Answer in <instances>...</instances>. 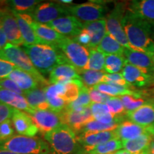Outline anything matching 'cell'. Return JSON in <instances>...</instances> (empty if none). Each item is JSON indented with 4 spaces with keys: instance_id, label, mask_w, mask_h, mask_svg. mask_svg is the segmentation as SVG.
I'll use <instances>...</instances> for the list:
<instances>
[{
    "instance_id": "1",
    "label": "cell",
    "mask_w": 154,
    "mask_h": 154,
    "mask_svg": "<svg viewBox=\"0 0 154 154\" xmlns=\"http://www.w3.org/2000/svg\"><path fill=\"white\" fill-rule=\"evenodd\" d=\"M133 50L154 55V24L127 10L121 22Z\"/></svg>"
},
{
    "instance_id": "2",
    "label": "cell",
    "mask_w": 154,
    "mask_h": 154,
    "mask_svg": "<svg viewBox=\"0 0 154 154\" xmlns=\"http://www.w3.org/2000/svg\"><path fill=\"white\" fill-rule=\"evenodd\" d=\"M22 49L40 74H50L55 67L69 63L60 49L45 44L23 45Z\"/></svg>"
},
{
    "instance_id": "3",
    "label": "cell",
    "mask_w": 154,
    "mask_h": 154,
    "mask_svg": "<svg viewBox=\"0 0 154 154\" xmlns=\"http://www.w3.org/2000/svg\"><path fill=\"white\" fill-rule=\"evenodd\" d=\"M51 154H75L79 152L78 136L70 127L63 124L44 134Z\"/></svg>"
},
{
    "instance_id": "4",
    "label": "cell",
    "mask_w": 154,
    "mask_h": 154,
    "mask_svg": "<svg viewBox=\"0 0 154 154\" xmlns=\"http://www.w3.org/2000/svg\"><path fill=\"white\" fill-rule=\"evenodd\" d=\"M0 150L18 154L51 153L47 142L41 138L28 137L22 135H14L9 140L0 143Z\"/></svg>"
},
{
    "instance_id": "5",
    "label": "cell",
    "mask_w": 154,
    "mask_h": 154,
    "mask_svg": "<svg viewBox=\"0 0 154 154\" xmlns=\"http://www.w3.org/2000/svg\"><path fill=\"white\" fill-rule=\"evenodd\" d=\"M0 58L14 63L17 68L29 74L35 79L38 84L43 86L44 85L49 86V82L40 74L26 53L18 46L8 43L2 49L0 50Z\"/></svg>"
},
{
    "instance_id": "6",
    "label": "cell",
    "mask_w": 154,
    "mask_h": 154,
    "mask_svg": "<svg viewBox=\"0 0 154 154\" xmlns=\"http://www.w3.org/2000/svg\"><path fill=\"white\" fill-rule=\"evenodd\" d=\"M127 5L128 3L124 2H119L115 4L113 9L106 17V30L107 33L113 36L125 49H133L121 24L122 19L126 11Z\"/></svg>"
},
{
    "instance_id": "7",
    "label": "cell",
    "mask_w": 154,
    "mask_h": 154,
    "mask_svg": "<svg viewBox=\"0 0 154 154\" xmlns=\"http://www.w3.org/2000/svg\"><path fill=\"white\" fill-rule=\"evenodd\" d=\"M57 47L62 51L69 62L77 70L85 69L89 58L88 48L83 47L72 38L66 36L57 44Z\"/></svg>"
},
{
    "instance_id": "8",
    "label": "cell",
    "mask_w": 154,
    "mask_h": 154,
    "mask_svg": "<svg viewBox=\"0 0 154 154\" xmlns=\"http://www.w3.org/2000/svg\"><path fill=\"white\" fill-rule=\"evenodd\" d=\"M68 7L57 2L39 3L30 13L34 21L46 24L61 17L69 16Z\"/></svg>"
},
{
    "instance_id": "9",
    "label": "cell",
    "mask_w": 154,
    "mask_h": 154,
    "mask_svg": "<svg viewBox=\"0 0 154 154\" xmlns=\"http://www.w3.org/2000/svg\"><path fill=\"white\" fill-rule=\"evenodd\" d=\"M104 3L91 2L68 7L69 14L84 23L92 22L104 19L107 8Z\"/></svg>"
},
{
    "instance_id": "10",
    "label": "cell",
    "mask_w": 154,
    "mask_h": 154,
    "mask_svg": "<svg viewBox=\"0 0 154 154\" xmlns=\"http://www.w3.org/2000/svg\"><path fill=\"white\" fill-rule=\"evenodd\" d=\"M38 129L44 135L63 125L61 114L50 109L34 110L29 113Z\"/></svg>"
},
{
    "instance_id": "11",
    "label": "cell",
    "mask_w": 154,
    "mask_h": 154,
    "mask_svg": "<svg viewBox=\"0 0 154 154\" xmlns=\"http://www.w3.org/2000/svg\"><path fill=\"white\" fill-rule=\"evenodd\" d=\"M0 25L5 32L9 44L19 46L24 45L16 17L12 11L0 9Z\"/></svg>"
},
{
    "instance_id": "12",
    "label": "cell",
    "mask_w": 154,
    "mask_h": 154,
    "mask_svg": "<svg viewBox=\"0 0 154 154\" xmlns=\"http://www.w3.org/2000/svg\"><path fill=\"white\" fill-rule=\"evenodd\" d=\"M46 25L66 37H74L84 29V23L72 15L61 17Z\"/></svg>"
},
{
    "instance_id": "13",
    "label": "cell",
    "mask_w": 154,
    "mask_h": 154,
    "mask_svg": "<svg viewBox=\"0 0 154 154\" xmlns=\"http://www.w3.org/2000/svg\"><path fill=\"white\" fill-rule=\"evenodd\" d=\"M60 114L63 124L70 127L75 133H79L86 123L94 119L89 106L79 111L65 109Z\"/></svg>"
},
{
    "instance_id": "14",
    "label": "cell",
    "mask_w": 154,
    "mask_h": 154,
    "mask_svg": "<svg viewBox=\"0 0 154 154\" xmlns=\"http://www.w3.org/2000/svg\"><path fill=\"white\" fill-rule=\"evenodd\" d=\"M124 56L128 63L154 78V63L152 56L142 51L128 49H124Z\"/></svg>"
},
{
    "instance_id": "15",
    "label": "cell",
    "mask_w": 154,
    "mask_h": 154,
    "mask_svg": "<svg viewBox=\"0 0 154 154\" xmlns=\"http://www.w3.org/2000/svg\"><path fill=\"white\" fill-rule=\"evenodd\" d=\"M11 121L15 130L19 135L34 137L38 132L37 126L34 124L31 116L24 111L14 109Z\"/></svg>"
},
{
    "instance_id": "16",
    "label": "cell",
    "mask_w": 154,
    "mask_h": 154,
    "mask_svg": "<svg viewBox=\"0 0 154 154\" xmlns=\"http://www.w3.org/2000/svg\"><path fill=\"white\" fill-rule=\"evenodd\" d=\"M121 74L126 82L134 88H143L154 85V78L127 61Z\"/></svg>"
},
{
    "instance_id": "17",
    "label": "cell",
    "mask_w": 154,
    "mask_h": 154,
    "mask_svg": "<svg viewBox=\"0 0 154 154\" xmlns=\"http://www.w3.org/2000/svg\"><path fill=\"white\" fill-rule=\"evenodd\" d=\"M30 24L35 32L36 36L39 38L42 44L51 46L57 48V44L60 42L63 38L66 37L62 34L58 33L55 30L50 28L46 24H40L31 19Z\"/></svg>"
},
{
    "instance_id": "18",
    "label": "cell",
    "mask_w": 154,
    "mask_h": 154,
    "mask_svg": "<svg viewBox=\"0 0 154 154\" xmlns=\"http://www.w3.org/2000/svg\"><path fill=\"white\" fill-rule=\"evenodd\" d=\"M115 138H118L116 130L87 132L80 134L78 136V141L79 145L82 146L83 148H90L106 143Z\"/></svg>"
},
{
    "instance_id": "19",
    "label": "cell",
    "mask_w": 154,
    "mask_h": 154,
    "mask_svg": "<svg viewBox=\"0 0 154 154\" xmlns=\"http://www.w3.org/2000/svg\"><path fill=\"white\" fill-rule=\"evenodd\" d=\"M76 79H80L78 70L69 63L59 65L49 74V82L52 84H66Z\"/></svg>"
},
{
    "instance_id": "20",
    "label": "cell",
    "mask_w": 154,
    "mask_h": 154,
    "mask_svg": "<svg viewBox=\"0 0 154 154\" xmlns=\"http://www.w3.org/2000/svg\"><path fill=\"white\" fill-rule=\"evenodd\" d=\"M12 12L14 17H16L17 23H18L19 30H20L23 41H24V45L42 44L39 38L36 36L35 32L30 24V20L32 17L26 14H19L14 11H12Z\"/></svg>"
},
{
    "instance_id": "21",
    "label": "cell",
    "mask_w": 154,
    "mask_h": 154,
    "mask_svg": "<svg viewBox=\"0 0 154 154\" xmlns=\"http://www.w3.org/2000/svg\"><path fill=\"white\" fill-rule=\"evenodd\" d=\"M126 119L139 126L147 127L154 123V101L128 112Z\"/></svg>"
},
{
    "instance_id": "22",
    "label": "cell",
    "mask_w": 154,
    "mask_h": 154,
    "mask_svg": "<svg viewBox=\"0 0 154 154\" xmlns=\"http://www.w3.org/2000/svg\"><path fill=\"white\" fill-rule=\"evenodd\" d=\"M117 137L121 141L135 139L145 134H149L148 126L144 127L135 124L129 120L121 122L116 129Z\"/></svg>"
},
{
    "instance_id": "23",
    "label": "cell",
    "mask_w": 154,
    "mask_h": 154,
    "mask_svg": "<svg viewBox=\"0 0 154 154\" xmlns=\"http://www.w3.org/2000/svg\"><path fill=\"white\" fill-rule=\"evenodd\" d=\"M127 10L154 24V0H135L127 5Z\"/></svg>"
},
{
    "instance_id": "24",
    "label": "cell",
    "mask_w": 154,
    "mask_h": 154,
    "mask_svg": "<svg viewBox=\"0 0 154 154\" xmlns=\"http://www.w3.org/2000/svg\"><path fill=\"white\" fill-rule=\"evenodd\" d=\"M153 141V136L145 134L135 139L122 141L123 149L132 154H148Z\"/></svg>"
},
{
    "instance_id": "25",
    "label": "cell",
    "mask_w": 154,
    "mask_h": 154,
    "mask_svg": "<svg viewBox=\"0 0 154 154\" xmlns=\"http://www.w3.org/2000/svg\"><path fill=\"white\" fill-rule=\"evenodd\" d=\"M0 102L14 109L26 111L29 114L34 110L29 106L24 96L8 90L0 89Z\"/></svg>"
},
{
    "instance_id": "26",
    "label": "cell",
    "mask_w": 154,
    "mask_h": 154,
    "mask_svg": "<svg viewBox=\"0 0 154 154\" xmlns=\"http://www.w3.org/2000/svg\"><path fill=\"white\" fill-rule=\"evenodd\" d=\"M84 29L87 31L91 36V42L88 49H96L107 34L106 19L92 22L84 23Z\"/></svg>"
},
{
    "instance_id": "27",
    "label": "cell",
    "mask_w": 154,
    "mask_h": 154,
    "mask_svg": "<svg viewBox=\"0 0 154 154\" xmlns=\"http://www.w3.org/2000/svg\"><path fill=\"white\" fill-rule=\"evenodd\" d=\"M23 96L26 100L29 106L34 110H48L50 109L46 95L45 87L36 88L30 91H24Z\"/></svg>"
},
{
    "instance_id": "28",
    "label": "cell",
    "mask_w": 154,
    "mask_h": 154,
    "mask_svg": "<svg viewBox=\"0 0 154 154\" xmlns=\"http://www.w3.org/2000/svg\"><path fill=\"white\" fill-rule=\"evenodd\" d=\"M8 78L16 83L23 91H30L38 86V83L33 76L18 68L15 69Z\"/></svg>"
},
{
    "instance_id": "29",
    "label": "cell",
    "mask_w": 154,
    "mask_h": 154,
    "mask_svg": "<svg viewBox=\"0 0 154 154\" xmlns=\"http://www.w3.org/2000/svg\"><path fill=\"white\" fill-rule=\"evenodd\" d=\"M123 149L122 141L115 138L94 147L83 148L80 153L83 154H109Z\"/></svg>"
},
{
    "instance_id": "30",
    "label": "cell",
    "mask_w": 154,
    "mask_h": 154,
    "mask_svg": "<svg viewBox=\"0 0 154 154\" xmlns=\"http://www.w3.org/2000/svg\"><path fill=\"white\" fill-rule=\"evenodd\" d=\"M124 47H122L113 36L108 33L96 48V49L103 53L105 56L110 54L124 55Z\"/></svg>"
},
{
    "instance_id": "31",
    "label": "cell",
    "mask_w": 154,
    "mask_h": 154,
    "mask_svg": "<svg viewBox=\"0 0 154 154\" xmlns=\"http://www.w3.org/2000/svg\"><path fill=\"white\" fill-rule=\"evenodd\" d=\"M94 88L98 90L101 93L110 96L111 97H117V96H122L125 95H135L138 94V90H131L128 88L121 87V86H113L111 84H105V83H101L95 86Z\"/></svg>"
},
{
    "instance_id": "32",
    "label": "cell",
    "mask_w": 154,
    "mask_h": 154,
    "mask_svg": "<svg viewBox=\"0 0 154 154\" xmlns=\"http://www.w3.org/2000/svg\"><path fill=\"white\" fill-rule=\"evenodd\" d=\"M126 63V59L124 55L110 54L106 56L103 71L108 74H118L122 72Z\"/></svg>"
},
{
    "instance_id": "33",
    "label": "cell",
    "mask_w": 154,
    "mask_h": 154,
    "mask_svg": "<svg viewBox=\"0 0 154 154\" xmlns=\"http://www.w3.org/2000/svg\"><path fill=\"white\" fill-rule=\"evenodd\" d=\"M78 73L80 76V80L86 88H93L98 84H101L103 77L106 73L103 72H98L93 70H78Z\"/></svg>"
},
{
    "instance_id": "34",
    "label": "cell",
    "mask_w": 154,
    "mask_h": 154,
    "mask_svg": "<svg viewBox=\"0 0 154 154\" xmlns=\"http://www.w3.org/2000/svg\"><path fill=\"white\" fill-rule=\"evenodd\" d=\"M91 103V98L88 93V88L84 86L80 90L78 98L75 101L69 103L65 109L69 111H79L89 106Z\"/></svg>"
},
{
    "instance_id": "35",
    "label": "cell",
    "mask_w": 154,
    "mask_h": 154,
    "mask_svg": "<svg viewBox=\"0 0 154 154\" xmlns=\"http://www.w3.org/2000/svg\"><path fill=\"white\" fill-rule=\"evenodd\" d=\"M106 56L96 49H89V58L86 70H93L101 72L103 70L105 63Z\"/></svg>"
},
{
    "instance_id": "36",
    "label": "cell",
    "mask_w": 154,
    "mask_h": 154,
    "mask_svg": "<svg viewBox=\"0 0 154 154\" xmlns=\"http://www.w3.org/2000/svg\"><path fill=\"white\" fill-rule=\"evenodd\" d=\"M106 104L109 107L110 113L114 118L121 123L126 119L127 112L122 101L119 97H111Z\"/></svg>"
},
{
    "instance_id": "37",
    "label": "cell",
    "mask_w": 154,
    "mask_h": 154,
    "mask_svg": "<svg viewBox=\"0 0 154 154\" xmlns=\"http://www.w3.org/2000/svg\"><path fill=\"white\" fill-rule=\"evenodd\" d=\"M41 2L36 0H12L9 2L12 11L19 14H29Z\"/></svg>"
},
{
    "instance_id": "38",
    "label": "cell",
    "mask_w": 154,
    "mask_h": 154,
    "mask_svg": "<svg viewBox=\"0 0 154 154\" xmlns=\"http://www.w3.org/2000/svg\"><path fill=\"white\" fill-rule=\"evenodd\" d=\"M119 124H105L99 122L95 119L88 121V123L82 127L80 131V134L87 132H99V131H114L117 128Z\"/></svg>"
},
{
    "instance_id": "39",
    "label": "cell",
    "mask_w": 154,
    "mask_h": 154,
    "mask_svg": "<svg viewBox=\"0 0 154 154\" xmlns=\"http://www.w3.org/2000/svg\"><path fill=\"white\" fill-rule=\"evenodd\" d=\"M101 83H105V84H111V85L113 86H121V87H124L131 90H134L135 88L134 86H132L126 82L122 74H119V73L111 74H106Z\"/></svg>"
},
{
    "instance_id": "40",
    "label": "cell",
    "mask_w": 154,
    "mask_h": 154,
    "mask_svg": "<svg viewBox=\"0 0 154 154\" xmlns=\"http://www.w3.org/2000/svg\"><path fill=\"white\" fill-rule=\"evenodd\" d=\"M12 125L11 119H7L0 124V143L14 136V130Z\"/></svg>"
},
{
    "instance_id": "41",
    "label": "cell",
    "mask_w": 154,
    "mask_h": 154,
    "mask_svg": "<svg viewBox=\"0 0 154 154\" xmlns=\"http://www.w3.org/2000/svg\"><path fill=\"white\" fill-rule=\"evenodd\" d=\"M0 89L8 90V91H13L22 96L24 95V92L19 87V86L17 85L16 83L9 78L1 79V81H0Z\"/></svg>"
},
{
    "instance_id": "42",
    "label": "cell",
    "mask_w": 154,
    "mask_h": 154,
    "mask_svg": "<svg viewBox=\"0 0 154 154\" xmlns=\"http://www.w3.org/2000/svg\"><path fill=\"white\" fill-rule=\"evenodd\" d=\"M17 66L14 63L0 58V79H7Z\"/></svg>"
},
{
    "instance_id": "43",
    "label": "cell",
    "mask_w": 154,
    "mask_h": 154,
    "mask_svg": "<svg viewBox=\"0 0 154 154\" xmlns=\"http://www.w3.org/2000/svg\"><path fill=\"white\" fill-rule=\"evenodd\" d=\"M90 98H91L92 103H106V102L111 99V96H108L101 92L98 91L94 88H88Z\"/></svg>"
},
{
    "instance_id": "44",
    "label": "cell",
    "mask_w": 154,
    "mask_h": 154,
    "mask_svg": "<svg viewBox=\"0 0 154 154\" xmlns=\"http://www.w3.org/2000/svg\"><path fill=\"white\" fill-rule=\"evenodd\" d=\"M74 42H76V43L79 44L80 45L83 46V47L89 48L90 44L91 42V36L90 35V34L88 33L87 31L85 30L84 29L82 32H80L78 35L74 36V37L72 38Z\"/></svg>"
},
{
    "instance_id": "45",
    "label": "cell",
    "mask_w": 154,
    "mask_h": 154,
    "mask_svg": "<svg viewBox=\"0 0 154 154\" xmlns=\"http://www.w3.org/2000/svg\"><path fill=\"white\" fill-rule=\"evenodd\" d=\"M91 109V113L93 114L94 118L97 116L106 114V113H110L109 107L106 103H91L89 106Z\"/></svg>"
},
{
    "instance_id": "46",
    "label": "cell",
    "mask_w": 154,
    "mask_h": 154,
    "mask_svg": "<svg viewBox=\"0 0 154 154\" xmlns=\"http://www.w3.org/2000/svg\"><path fill=\"white\" fill-rule=\"evenodd\" d=\"M14 109V108L0 102V124L7 119H11Z\"/></svg>"
},
{
    "instance_id": "47",
    "label": "cell",
    "mask_w": 154,
    "mask_h": 154,
    "mask_svg": "<svg viewBox=\"0 0 154 154\" xmlns=\"http://www.w3.org/2000/svg\"><path fill=\"white\" fill-rule=\"evenodd\" d=\"M7 38L6 37V35L4 32V31L0 25V49H2L4 47L7 45Z\"/></svg>"
},
{
    "instance_id": "48",
    "label": "cell",
    "mask_w": 154,
    "mask_h": 154,
    "mask_svg": "<svg viewBox=\"0 0 154 154\" xmlns=\"http://www.w3.org/2000/svg\"><path fill=\"white\" fill-rule=\"evenodd\" d=\"M109 154H132V153H131L130 152H128V151H126V150L125 149H121V150H119V151L113 152V153H111Z\"/></svg>"
},
{
    "instance_id": "49",
    "label": "cell",
    "mask_w": 154,
    "mask_h": 154,
    "mask_svg": "<svg viewBox=\"0 0 154 154\" xmlns=\"http://www.w3.org/2000/svg\"><path fill=\"white\" fill-rule=\"evenodd\" d=\"M146 92H147V94H149V95L151 96V97H153L154 98V87L151 88V89L149 90H146Z\"/></svg>"
},
{
    "instance_id": "50",
    "label": "cell",
    "mask_w": 154,
    "mask_h": 154,
    "mask_svg": "<svg viewBox=\"0 0 154 154\" xmlns=\"http://www.w3.org/2000/svg\"><path fill=\"white\" fill-rule=\"evenodd\" d=\"M149 153L150 154H154V140L152 142L151 144V146H150Z\"/></svg>"
},
{
    "instance_id": "51",
    "label": "cell",
    "mask_w": 154,
    "mask_h": 154,
    "mask_svg": "<svg viewBox=\"0 0 154 154\" xmlns=\"http://www.w3.org/2000/svg\"><path fill=\"white\" fill-rule=\"evenodd\" d=\"M0 154H18V153H13V152L8 151H4V150H0Z\"/></svg>"
},
{
    "instance_id": "52",
    "label": "cell",
    "mask_w": 154,
    "mask_h": 154,
    "mask_svg": "<svg viewBox=\"0 0 154 154\" xmlns=\"http://www.w3.org/2000/svg\"><path fill=\"white\" fill-rule=\"evenodd\" d=\"M59 2L63 4H72V0H61V1H59Z\"/></svg>"
},
{
    "instance_id": "53",
    "label": "cell",
    "mask_w": 154,
    "mask_h": 154,
    "mask_svg": "<svg viewBox=\"0 0 154 154\" xmlns=\"http://www.w3.org/2000/svg\"><path fill=\"white\" fill-rule=\"evenodd\" d=\"M153 63H154V55H153Z\"/></svg>"
},
{
    "instance_id": "54",
    "label": "cell",
    "mask_w": 154,
    "mask_h": 154,
    "mask_svg": "<svg viewBox=\"0 0 154 154\" xmlns=\"http://www.w3.org/2000/svg\"><path fill=\"white\" fill-rule=\"evenodd\" d=\"M153 140H154V136H153Z\"/></svg>"
},
{
    "instance_id": "55",
    "label": "cell",
    "mask_w": 154,
    "mask_h": 154,
    "mask_svg": "<svg viewBox=\"0 0 154 154\" xmlns=\"http://www.w3.org/2000/svg\"><path fill=\"white\" fill-rule=\"evenodd\" d=\"M148 154H150V153H148Z\"/></svg>"
},
{
    "instance_id": "56",
    "label": "cell",
    "mask_w": 154,
    "mask_h": 154,
    "mask_svg": "<svg viewBox=\"0 0 154 154\" xmlns=\"http://www.w3.org/2000/svg\"><path fill=\"white\" fill-rule=\"evenodd\" d=\"M0 81H1V79H0Z\"/></svg>"
}]
</instances>
